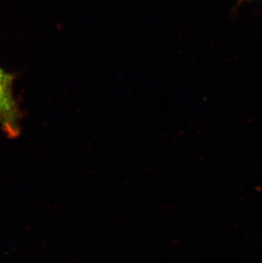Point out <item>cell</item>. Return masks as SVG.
I'll list each match as a JSON object with an SVG mask.
<instances>
[{
	"label": "cell",
	"mask_w": 262,
	"mask_h": 263,
	"mask_svg": "<svg viewBox=\"0 0 262 263\" xmlns=\"http://www.w3.org/2000/svg\"><path fill=\"white\" fill-rule=\"evenodd\" d=\"M14 76L0 67V126L10 137L20 134L21 114L13 93Z\"/></svg>",
	"instance_id": "1"
}]
</instances>
